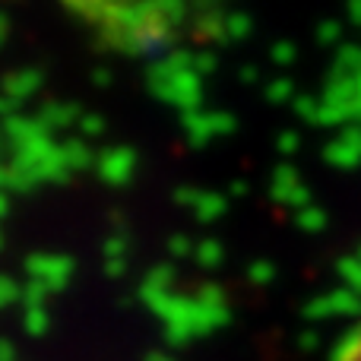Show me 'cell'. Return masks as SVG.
Here are the masks:
<instances>
[{
    "label": "cell",
    "mask_w": 361,
    "mask_h": 361,
    "mask_svg": "<svg viewBox=\"0 0 361 361\" xmlns=\"http://www.w3.org/2000/svg\"><path fill=\"white\" fill-rule=\"evenodd\" d=\"M336 361H361V324L352 330V336L345 339V345H343V352H339Z\"/></svg>",
    "instance_id": "obj_1"
}]
</instances>
